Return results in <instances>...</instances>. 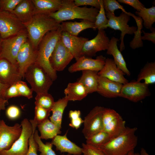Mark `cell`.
Segmentation results:
<instances>
[{"mask_svg": "<svg viewBox=\"0 0 155 155\" xmlns=\"http://www.w3.org/2000/svg\"><path fill=\"white\" fill-rule=\"evenodd\" d=\"M60 24L49 15L40 14H34L30 21L24 24L33 49L37 51L44 36L47 32L57 29Z\"/></svg>", "mask_w": 155, "mask_h": 155, "instance_id": "obj_1", "label": "cell"}, {"mask_svg": "<svg viewBox=\"0 0 155 155\" xmlns=\"http://www.w3.org/2000/svg\"><path fill=\"white\" fill-rule=\"evenodd\" d=\"M62 32L60 26L56 30L47 32L40 42L36 51L35 63L44 69L53 81L57 79V75L51 66L50 60Z\"/></svg>", "mask_w": 155, "mask_h": 155, "instance_id": "obj_2", "label": "cell"}, {"mask_svg": "<svg viewBox=\"0 0 155 155\" xmlns=\"http://www.w3.org/2000/svg\"><path fill=\"white\" fill-rule=\"evenodd\" d=\"M137 129L136 127H126L121 134L98 148L106 155H126L134 150L137 144Z\"/></svg>", "mask_w": 155, "mask_h": 155, "instance_id": "obj_3", "label": "cell"}, {"mask_svg": "<svg viewBox=\"0 0 155 155\" xmlns=\"http://www.w3.org/2000/svg\"><path fill=\"white\" fill-rule=\"evenodd\" d=\"M99 9L92 7H80L76 5L73 0H62L61 5L57 11L49 15L61 23L63 21L81 19L94 23Z\"/></svg>", "mask_w": 155, "mask_h": 155, "instance_id": "obj_4", "label": "cell"}, {"mask_svg": "<svg viewBox=\"0 0 155 155\" xmlns=\"http://www.w3.org/2000/svg\"><path fill=\"white\" fill-rule=\"evenodd\" d=\"M24 78L37 94L48 93L53 81L44 69L35 62L28 68Z\"/></svg>", "mask_w": 155, "mask_h": 155, "instance_id": "obj_5", "label": "cell"}, {"mask_svg": "<svg viewBox=\"0 0 155 155\" xmlns=\"http://www.w3.org/2000/svg\"><path fill=\"white\" fill-rule=\"evenodd\" d=\"M28 38L26 29L16 35L2 39L0 58L6 59L18 66L16 61L18 54L22 45L28 41Z\"/></svg>", "mask_w": 155, "mask_h": 155, "instance_id": "obj_6", "label": "cell"}, {"mask_svg": "<svg viewBox=\"0 0 155 155\" xmlns=\"http://www.w3.org/2000/svg\"><path fill=\"white\" fill-rule=\"evenodd\" d=\"M20 124L22 130L20 136L9 149L0 152V155H26L28 149L29 140L33 133V127L26 118L24 119Z\"/></svg>", "mask_w": 155, "mask_h": 155, "instance_id": "obj_7", "label": "cell"}, {"mask_svg": "<svg viewBox=\"0 0 155 155\" xmlns=\"http://www.w3.org/2000/svg\"><path fill=\"white\" fill-rule=\"evenodd\" d=\"M127 13L122 12L119 16H116L109 12H106V17L108 20L107 27L121 32L120 39V51H122L125 48L124 38L125 34H134L137 29L135 26H130L128 23L130 20V16Z\"/></svg>", "mask_w": 155, "mask_h": 155, "instance_id": "obj_8", "label": "cell"}, {"mask_svg": "<svg viewBox=\"0 0 155 155\" xmlns=\"http://www.w3.org/2000/svg\"><path fill=\"white\" fill-rule=\"evenodd\" d=\"M26 29L24 24L13 14L0 11V35L3 39L16 35Z\"/></svg>", "mask_w": 155, "mask_h": 155, "instance_id": "obj_9", "label": "cell"}, {"mask_svg": "<svg viewBox=\"0 0 155 155\" xmlns=\"http://www.w3.org/2000/svg\"><path fill=\"white\" fill-rule=\"evenodd\" d=\"M104 108L101 106H96L85 117L82 132L86 139L102 131V115Z\"/></svg>", "mask_w": 155, "mask_h": 155, "instance_id": "obj_10", "label": "cell"}, {"mask_svg": "<svg viewBox=\"0 0 155 155\" xmlns=\"http://www.w3.org/2000/svg\"><path fill=\"white\" fill-rule=\"evenodd\" d=\"M148 85L137 81L123 85L120 96L134 102H137L149 95Z\"/></svg>", "mask_w": 155, "mask_h": 155, "instance_id": "obj_11", "label": "cell"}, {"mask_svg": "<svg viewBox=\"0 0 155 155\" xmlns=\"http://www.w3.org/2000/svg\"><path fill=\"white\" fill-rule=\"evenodd\" d=\"M110 40L104 30H98V33L94 38L85 42L81 51L80 57L85 56L91 57L95 55L98 52L107 50Z\"/></svg>", "mask_w": 155, "mask_h": 155, "instance_id": "obj_12", "label": "cell"}, {"mask_svg": "<svg viewBox=\"0 0 155 155\" xmlns=\"http://www.w3.org/2000/svg\"><path fill=\"white\" fill-rule=\"evenodd\" d=\"M22 128L21 124L7 125L3 120L0 123V152L9 149L20 136Z\"/></svg>", "mask_w": 155, "mask_h": 155, "instance_id": "obj_13", "label": "cell"}, {"mask_svg": "<svg viewBox=\"0 0 155 155\" xmlns=\"http://www.w3.org/2000/svg\"><path fill=\"white\" fill-rule=\"evenodd\" d=\"M73 58L61 39L57 42L50 60L51 66L55 71L63 70Z\"/></svg>", "mask_w": 155, "mask_h": 155, "instance_id": "obj_14", "label": "cell"}, {"mask_svg": "<svg viewBox=\"0 0 155 155\" xmlns=\"http://www.w3.org/2000/svg\"><path fill=\"white\" fill-rule=\"evenodd\" d=\"M36 51L33 49L28 40L21 47L16 57L18 70L22 78H24L28 68L36 62Z\"/></svg>", "mask_w": 155, "mask_h": 155, "instance_id": "obj_15", "label": "cell"}, {"mask_svg": "<svg viewBox=\"0 0 155 155\" xmlns=\"http://www.w3.org/2000/svg\"><path fill=\"white\" fill-rule=\"evenodd\" d=\"M106 59L105 57L102 55L97 56L96 59L82 56L69 67L68 70L71 73L86 70L98 72L103 67Z\"/></svg>", "mask_w": 155, "mask_h": 155, "instance_id": "obj_16", "label": "cell"}, {"mask_svg": "<svg viewBox=\"0 0 155 155\" xmlns=\"http://www.w3.org/2000/svg\"><path fill=\"white\" fill-rule=\"evenodd\" d=\"M18 66L6 59L0 58V82L10 86L21 80Z\"/></svg>", "mask_w": 155, "mask_h": 155, "instance_id": "obj_17", "label": "cell"}, {"mask_svg": "<svg viewBox=\"0 0 155 155\" xmlns=\"http://www.w3.org/2000/svg\"><path fill=\"white\" fill-rule=\"evenodd\" d=\"M99 76L123 85L128 82L124 77L125 74L117 66L111 58H106L104 65L98 73Z\"/></svg>", "mask_w": 155, "mask_h": 155, "instance_id": "obj_18", "label": "cell"}, {"mask_svg": "<svg viewBox=\"0 0 155 155\" xmlns=\"http://www.w3.org/2000/svg\"><path fill=\"white\" fill-rule=\"evenodd\" d=\"M61 39L63 44L76 60L80 57L83 46L88 39L85 37L73 36L62 31Z\"/></svg>", "mask_w": 155, "mask_h": 155, "instance_id": "obj_19", "label": "cell"}, {"mask_svg": "<svg viewBox=\"0 0 155 155\" xmlns=\"http://www.w3.org/2000/svg\"><path fill=\"white\" fill-rule=\"evenodd\" d=\"M123 85L106 78L99 76L96 90L98 94L107 98H115L120 96Z\"/></svg>", "mask_w": 155, "mask_h": 155, "instance_id": "obj_20", "label": "cell"}, {"mask_svg": "<svg viewBox=\"0 0 155 155\" xmlns=\"http://www.w3.org/2000/svg\"><path fill=\"white\" fill-rule=\"evenodd\" d=\"M67 131L63 135H57L51 142L56 147V150L61 152H67L70 155H81L82 148L70 141L67 137Z\"/></svg>", "mask_w": 155, "mask_h": 155, "instance_id": "obj_21", "label": "cell"}, {"mask_svg": "<svg viewBox=\"0 0 155 155\" xmlns=\"http://www.w3.org/2000/svg\"><path fill=\"white\" fill-rule=\"evenodd\" d=\"M118 39L115 37H112L110 40L109 45L107 49L106 53L112 55L113 60L117 67L127 76H129L131 73L127 69L126 63L121 52L119 49L117 43Z\"/></svg>", "mask_w": 155, "mask_h": 155, "instance_id": "obj_22", "label": "cell"}, {"mask_svg": "<svg viewBox=\"0 0 155 155\" xmlns=\"http://www.w3.org/2000/svg\"><path fill=\"white\" fill-rule=\"evenodd\" d=\"M11 13L23 24L28 22L35 14L34 6L32 0H22Z\"/></svg>", "mask_w": 155, "mask_h": 155, "instance_id": "obj_23", "label": "cell"}, {"mask_svg": "<svg viewBox=\"0 0 155 155\" xmlns=\"http://www.w3.org/2000/svg\"><path fill=\"white\" fill-rule=\"evenodd\" d=\"M34 8L35 14L49 15L58 11L62 0H32Z\"/></svg>", "mask_w": 155, "mask_h": 155, "instance_id": "obj_24", "label": "cell"}, {"mask_svg": "<svg viewBox=\"0 0 155 155\" xmlns=\"http://www.w3.org/2000/svg\"><path fill=\"white\" fill-rule=\"evenodd\" d=\"M65 97L69 101L81 100L88 93L84 86L78 81L69 83L64 90Z\"/></svg>", "mask_w": 155, "mask_h": 155, "instance_id": "obj_25", "label": "cell"}, {"mask_svg": "<svg viewBox=\"0 0 155 155\" xmlns=\"http://www.w3.org/2000/svg\"><path fill=\"white\" fill-rule=\"evenodd\" d=\"M94 23L83 20L80 22H62L60 26L62 31L75 36L84 30L89 28L94 30Z\"/></svg>", "mask_w": 155, "mask_h": 155, "instance_id": "obj_26", "label": "cell"}, {"mask_svg": "<svg viewBox=\"0 0 155 155\" xmlns=\"http://www.w3.org/2000/svg\"><path fill=\"white\" fill-rule=\"evenodd\" d=\"M78 82L81 83L89 94L96 92L98 84V72L89 70H83Z\"/></svg>", "mask_w": 155, "mask_h": 155, "instance_id": "obj_27", "label": "cell"}, {"mask_svg": "<svg viewBox=\"0 0 155 155\" xmlns=\"http://www.w3.org/2000/svg\"><path fill=\"white\" fill-rule=\"evenodd\" d=\"M125 121L120 115L104 125L102 131L108 134L112 139L122 133L125 129Z\"/></svg>", "mask_w": 155, "mask_h": 155, "instance_id": "obj_28", "label": "cell"}, {"mask_svg": "<svg viewBox=\"0 0 155 155\" xmlns=\"http://www.w3.org/2000/svg\"><path fill=\"white\" fill-rule=\"evenodd\" d=\"M37 127L40 132V137L41 139H53L61 133V129L48 118L38 124Z\"/></svg>", "mask_w": 155, "mask_h": 155, "instance_id": "obj_29", "label": "cell"}, {"mask_svg": "<svg viewBox=\"0 0 155 155\" xmlns=\"http://www.w3.org/2000/svg\"><path fill=\"white\" fill-rule=\"evenodd\" d=\"M69 101L65 97L59 99L55 102L52 108V115L50 117V120L59 128H61L63 115Z\"/></svg>", "mask_w": 155, "mask_h": 155, "instance_id": "obj_30", "label": "cell"}, {"mask_svg": "<svg viewBox=\"0 0 155 155\" xmlns=\"http://www.w3.org/2000/svg\"><path fill=\"white\" fill-rule=\"evenodd\" d=\"M144 80L145 84L149 85L155 83V62H148L141 69L137 81Z\"/></svg>", "mask_w": 155, "mask_h": 155, "instance_id": "obj_31", "label": "cell"}, {"mask_svg": "<svg viewBox=\"0 0 155 155\" xmlns=\"http://www.w3.org/2000/svg\"><path fill=\"white\" fill-rule=\"evenodd\" d=\"M127 14L135 19L137 26V29L134 33V36L132 40L130 42L129 45L133 49L141 47L143 44L142 39V30L143 28V20L142 18L130 12H127Z\"/></svg>", "mask_w": 155, "mask_h": 155, "instance_id": "obj_32", "label": "cell"}, {"mask_svg": "<svg viewBox=\"0 0 155 155\" xmlns=\"http://www.w3.org/2000/svg\"><path fill=\"white\" fill-rule=\"evenodd\" d=\"M135 13L142 18L143 25L146 28L150 29L152 27V25L155 22V6H152L149 8L145 7L140 11H136Z\"/></svg>", "mask_w": 155, "mask_h": 155, "instance_id": "obj_33", "label": "cell"}, {"mask_svg": "<svg viewBox=\"0 0 155 155\" xmlns=\"http://www.w3.org/2000/svg\"><path fill=\"white\" fill-rule=\"evenodd\" d=\"M109 135L106 132L100 131L96 133L86 140V144L99 148L110 140Z\"/></svg>", "mask_w": 155, "mask_h": 155, "instance_id": "obj_34", "label": "cell"}, {"mask_svg": "<svg viewBox=\"0 0 155 155\" xmlns=\"http://www.w3.org/2000/svg\"><path fill=\"white\" fill-rule=\"evenodd\" d=\"M35 105L51 111L55 102L52 96L48 93L37 94L35 98Z\"/></svg>", "mask_w": 155, "mask_h": 155, "instance_id": "obj_35", "label": "cell"}, {"mask_svg": "<svg viewBox=\"0 0 155 155\" xmlns=\"http://www.w3.org/2000/svg\"><path fill=\"white\" fill-rule=\"evenodd\" d=\"M34 138L38 145V150L40 152L39 155H57L52 149L53 145L51 142L44 143L36 129L34 133Z\"/></svg>", "mask_w": 155, "mask_h": 155, "instance_id": "obj_36", "label": "cell"}, {"mask_svg": "<svg viewBox=\"0 0 155 155\" xmlns=\"http://www.w3.org/2000/svg\"><path fill=\"white\" fill-rule=\"evenodd\" d=\"M99 3L100 8L94 23V30L97 29L98 30H104L107 28V25L108 23V20L106 15L103 4L102 0H99Z\"/></svg>", "mask_w": 155, "mask_h": 155, "instance_id": "obj_37", "label": "cell"}, {"mask_svg": "<svg viewBox=\"0 0 155 155\" xmlns=\"http://www.w3.org/2000/svg\"><path fill=\"white\" fill-rule=\"evenodd\" d=\"M33 127V133L28 142V149L26 155H38V146L34 138V132L36 129L37 124L34 119L30 120Z\"/></svg>", "mask_w": 155, "mask_h": 155, "instance_id": "obj_38", "label": "cell"}, {"mask_svg": "<svg viewBox=\"0 0 155 155\" xmlns=\"http://www.w3.org/2000/svg\"><path fill=\"white\" fill-rule=\"evenodd\" d=\"M102 1L103 7L106 12H109L115 15V11L118 9L121 10L124 13L127 12L123 7L116 0H102Z\"/></svg>", "mask_w": 155, "mask_h": 155, "instance_id": "obj_39", "label": "cell"}, {"mask_svg": "<svg viewBox=\"0 0 155 155\" xmlns=\"http://www.w3.org/2000/svg\"><path fill=\"white\" fill-rule=\"evenodd\" d=\"M51 111L38 105H35V117L34 120L37 125L48 118Z\"/></svg>", "mask_w": 155, "mask_h": 155, "instance_id": "obj_40", "label": "cell"}, {"mask_svg": "<svg viewBox=\"0 0 155 155\" xmlns=\"http://www.w3.org/2000/svg\"><path fill=\"white\" fill-rule=\"evenodd\" d=\"M20 96H23L30 99L32 97L33 90L30 88L26 83L21 80L16 83Z\"/></svg>", "mask_w": 155, "mask_h": 155, "instance_id": "obj_41", "label": "cell"}, {"mask_svg": "<svg viewBox=\"0 0 155 155\" xmlns=\"http://www.w3.org/2000/svg\"><path fill=\"white\" fill-rule=\"evenodd\" d=\"M22 0H1V10L12 13Z\"/></svg>", "mask_w": 155, "mask_h": 155, "instance_id": "obj_42", "label": "cell"}, {"mask_svg": "<svg viewBox=\"0 0 155 155\" xmlns=\"http://www.w3.org/2000/svg\"><path fill=\"white\" fill-rule=\"evenodd\" d=\"M82 153L86 155H106L99 148L86 144L82 143Z\"/></svg>", "mask_w": 155, "mask_h": 155, "instance_id": "obj_43", "label": "cell"}, {"mask_svg": "<svg viewBox=\"0 0 155 155\" xmlns=\"http://www.w3.org/2000/svg\"><path fill=\"white\" fill-rule=\"evenodd\" d=\"M6 114L7 117L11 120H15L18 118L21 115V111L16 106L12 105L7 109Z\"/></svg>", "mask_w": 155, "mask_h": 155, "instance_id": "obj_44", "label": "cell"}, {"mask_svg": "<svg viewBox=\"0 0 155 155\" xmlns=\"http://www.w3.org/2000/svg\"><path fill=\"white\" fill-rule=\"evenodd\" d=\"M74 2L78 6L89 5L99 9L100 8L99 0H74Z\"/></svg>", "mask_w": 155, "mask_h": 155, "instance_id": "obj_45", "label": "cell"}, {"mask_svg": "<svg viewBox=\"0 0 155 155\" xmlns=\"http://www.w3.org/2000/svg\"><path fill=\"white\" fill-rule=\"evenodd\" d=\"M119 3L129 5L137 11H140L145 7V6L138 0H118Z\"/></svg>", "mask_w": 155, "mask_h": 155, "instance_id": "obj_46", "label": "cell"}, {"mask_svg": "<svg viewBox=\"0 0 155 155\" xmlns=\"http://www.w3.org/2000/svg\"><path fill=\"white\" fill-rule=\"evenodd\" d=\"M20 96L15 83L10 86L7 89L5 93L4 98L8 100L12 97Z\"/></svg>", "mask_w": 155, "mask_h": 155, "instance_id": "obj_47", "label": "cell"}, {"mask_svg": "<svg viewBox=\"0 0 155 155\" xmlns=\"http://www.w3.org/2000/svg\"><path fill=\"white\" fill-rule=\"evenodd\" d=\"M150 30L151 32H146L143 30L142 32L143 33L144 36H142V39L143 40H148L150 41L153 43H155V29L152 27Z\"/></svg>", "mask_w": 155, "mask_h": 155, "instance_id": "obj_48", "label": "cell"}, {"mask_svg": "<svg viewBox=\"0 0 155 155\" xmlns=\"http://www.w3.org/2000/svg\"><path fill=\"white\" fill-rule=\"evenodd\" d=\"M84 122V120L80 117L76 119L71 120L70 123L69 125L70 127L77 129L80 127Z\"/></svg>", "mask_w": 155, "mask_h": 155, "instance_id": "obj_49", "label": "cell"}, {"mask_svg": "<svg viewBox=\"0 0 155 155\" xmlns=\"http://www.w3.org/2000/svg\"><path fill=\"white\" fill-rule=\"evenodd\" d=\"M81 114L79 110H70L69 113V117L71 120L76 119L80 117Z\"/></svg>", "mask_w": 155, "mask_h": 155, "instance_id": "obj_50", "label": "cell"}, {"mask_svg": "<svg viewBox=\"0 0 155 155\" xmlns=\"http://www.w3.org/2000/svg\"><path fill=\"white\" fill-rule=\"evenodd\" d=\"M10 86L3 84L0 82V96L4 98L6 90Z\"/></svg>", "mask_w": 155, "mask_h": 155, "instance_id": "obj_51", "label": "cell"}, {"mask_svg": "<svg viewBox=\"0 0 155 155\" xmlns=\"http://www.w3.org/2000/svg\"><path fill=\"white\" fill-rule=\"evenodd\" d=\"M8 103V100L0 96V114L1 111L5 109V106Z\"/></svg>", "mask_w": 155, "mask_h": 155, "instance_id": "obj_52", "label": "cell"}, {"mask_svg": "<svg viewBox=\"0 0 155 155\" xmlns=\"http://www.w3.org/2000/svg\"><path fill=\"white\" fill-rule=\"evenodd\" d=\"M134 155H149L146 150L143 148L141 149L140 153H134Z\"/></svg>", "mask_w": 155, "mask_h": 155, "instance_id": "obj_53", "label": "cell"}, {"mask_svg": "<svg viewBox=\"0 0 155 155\" xmlns=\"http://www.w3.org/2000/svg\"><path fill=\"white\" fill-rule=\"evenodd\" d=\"M2 39L1 38V36L0 35V55L1 53V44L2 41Z\"/></svg>", "mask_w": 155, "mask_h": 155, "instance_id": "obj_54", "label": "cell"}, {"mask_svg": "<svg viewBox=\"0 0 155 155\" xmlns=\"http://www.w3.org/2000/svg\"><path fill=\"white\" fill-rule=\"evenodd\" d=\"M134 150H133L130 152L126 155H134Z\"/></svg>", "mask_w": 155, "mask_h": 155, "instance_id": "obj_55", "label": "cell"}, {"mask_svg": "<svg viewBox=\"0 0 155 155\" xmlns=\"http://www.w3.org/2000/svg\"><path fill=\"white\" fill-rule=\"evenodd\" d=\"M1 10V0H0V11Z\"/></svg>", "mask_w": 155, "mask_h": 155, "instance_id": "obj_56", "label": "cell"}, {"mask_svg": "<svg viewBox=\"0 0 155 155\" xmlns=\"http://www.w3.org/2000/svg\"><path fill=\"white\" fill-rule=\"evenodd\" d=\"M61 155H70L69 154H68L67 155H65V154H62ZM83 155H86V154H84Z\"/></svg>", "mask_w": 155, "mask_h": 155, "instance_id": "obj_57", "label": "cell"}, {"mask_svg": "<svg viewBox=\"0 0 155 155\" xmlns=\"http://www.w3.org/2000/svg\"><path fill=\"white\" fill-rule=\"evenodd\" d=\"M1 120L0 119V123L1 122Z\"/></svg>", "mask_w": 155, "mask_h": 155, "instance_id": "obj_58", "label": "cell"}]
</instances>
